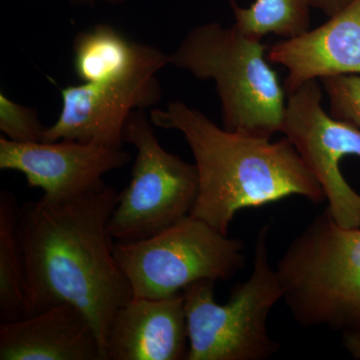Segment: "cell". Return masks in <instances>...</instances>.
I'll list each match as a JSON object with an SVG mask.
<instances>
[{
    "label": "cell",
    "instance_id": "obj_1",
    "mask_svg": "<svg viewBox=\"0 0 360 360\" xmlns=\"http://www.w3.org/2000/svg\"><path fill=\"white\" fill-rule=\"evenodd\" d=\"M118 200L120 193L104 182L71 198L28 201L18 213L25 316L72 303L91 321L103 354L115 312L134 298L108 229Z\"/></svg>",
    "mask_w": 360,
    "mask_h": 360
},
{
    "label": "cell",
    "instance_id": "obj_2",
    "mask_svg": "<svg viewBox=\"0 0 360 360\" xmlns=\"http://www.w3.org/2000/svg\"><path fill=\"white\" fill-rule=\"evenodd\" d=\"M155 127L177 130L193 151L198 193L191 217L224 234L236 213L297 195L314 203L323 191L290 139L281 141L229 131L182 101L151 108Z\"/></svg>",
    "mask_w": 360,
    "mask_h": 360
},
{
    "label": "cell",
    "instance_id": "obj_3",
    "mask_svg": "<svg viewBox=\"0 0 360 360\" xmlns=\"http://www.w3.org/2000/svg\"><path fill=\"white\" fill-rule=\"evenodd\" d=\"M265 52L262 39L236 25L210 22L189 30L169 63L198 79L214 82L224 129L271 139L283 127L288 94Z\"/></svg>",
    "mask_w": 360,
    "mask_h": 360
},
{
    "label": "cell",
    "instance_id": "obj_4",
    "mask_svg": "<svg viewBox=\"0 0 360 360\" xmlns=\"http://www.w3.org/2000/svg\"><path fill=\"white\" fill-rule=\"evenodd\" d=\"M283 300L305 328H360V227L336 224L328 208L292 241L276 266Z\"/></svg>",
    "mask_w": 360,
    "mask_h": 360
},
{
    "label": "cell",
    "instance_id": "obj_5",
    "mask_svg": "<svg viewBox=\"0 0 360 360\" xmlns=\"http://www.w3.org/2000/svg\"><path fill=\"white\" fill-rule=\"evenodd\" d=\"M271 225L258 231L252 271L232 290L229 302L214 297L217 281L202 279L184 290L188 360H265L281 345L269 335L270 311L283 300V290L269 255Z\"/></svg>",
    "mask_w": 360,
    "mask_h": 360
},
{
    "label": "cell",
    "instance_id": "obj_6",
    "mask_svg": "<svg viewBox=\"0 0 360 360\" xmlns=\"http://www.w3.org/2000/svg\"><path fill=\"white\" fill-rule=\"evenodd\" d=\"M134 297L162 298L202 279L229 281L245 265V243L188 215L151 238L116 243Z\"/></svg>",
    "mask_w": 360,
    "mask_h": 360
},
{
    "label": "cell",
    "instance_id": "obj_7",
    "mask_svg": "<svg viewBox=\"0 0 360 360\" xmlns=\"http://www.w3.org/2000/svg\"><path fill=\"white\" fill-rule=\"evenodd\" d=\"M146 110H135L123 141L136 149L131 179L120 193L108 229L116 243L151 238L191 215L198 193L195 165L161 146Z\"/></svg>",
    "mask_w": 360,
    "mask_h": 360
},
{
    "label": "cell",
    "instance_id": "obj_8",
    "mask_svg": "<svg viewBox=\"0 0 360 360\" xmlns=\"http://www.w3.org/2000/svg\"><path fill=\"white\" fill-rule=\"evenodd\" d=\"M281 132L319 182L336 224L360 227V194L348 184L340 168L347 156L360 158V129L323 110L319 80L288 94Z\"/></svg>",
    "mask_w": 360,
    "mask_h": 360
},
{
    "label": "cell",
    "instance_id": "obj_9",
    "mask_svg": "<svg viewBox=\"0 0 360 360\" xmlns=\"http://www.w3.org/2000/svg\"><path fill=\"white\" fill-rule=\"evenodd\" d=\"M168 65L169 56L162 52L129 77L61 89L63 108L58 120L45 129L42 142L73 141L123 148V130L131 113L160 103L158 75Z\"/></svg>",
    "mask_w": 360,
    "mask_h": 360
},
{
    "label": "cell",
    "instance_id": "obj_10",
    "mask_svg": "<svg viewBox=\"0 0 360 360\" xmlns=\"http://www.w3.org/2000/svg\"><path fill=\"white\" fill-rule=\"evenodd\" d=\"M131 160L125 149L73 141L14 142L0 139V169L25 175L47 200H63L104 184L103 176Z\"/></svg>",
    "mask_w": 360,
    "mask_h": 360
},
{
    "label": "cell",
    "instance_id": "obj_11",
    "mask_svg": "<svg viewBox=\"0 0 360 360\" xmlns=\"http://www.w3.org/2000/svg\"><path fill=\"white\" fill-rule=\"evenodd\" d=\"M269 59L288 70V94L312 80L360 75V0L319 27L271 45Z\"/></svg>",
    "mask_w": 360,
    "mask_h": 360
},
{
    "label": "cell",
    "instance_id": "obj_12",
    "mask_svg": "<svg viewBox=\"0 0 360 360\" xmlns=\"http://www.w3.org/2000/svg\"><path fill=\"white\" fill-rule=\"evenodd\" d=\"M188 352L182 291L125 303L113 316L104 347L105 360H184Z\"/></svg>",
    "mask_w": 360,
    "mask_h": 360
},
{
    "label": "cell",
    "instance_id": "obj_13",
    "mask_svg": "<svg viewBox=\"0 0 360 360\" xmlns=\"http://www.w3.org/2000/svg\"><path fill=\"white\" fill-rule=\"evenodd\" d=\"M0 360H105L87 315L63 302L0 324Z\"/></svg>",
    "mask_w": 360,
    "mask_h": 360
},
{
    "label": "cell",
    "instance_id": "obj_14",
    "mask_svg": "<svg viewBox=\"0 0 360 360\" xmlns=\"http://www.w3.org/2000/svg\"><path fill=\"white\" fill-rule=\"evenodd\" d=\"M72 49L75 73L84 84L129 77L163 52L158 47L132 41L105 23L78 32Z\"/></svg>",
    "mask_w": 360,
    "mask_h": 360
},
{
    "label": "cell",
    "instance_id": "obj_15",
    "mask_svg": "<svg viewBox=\"0 0 360 360\" xmlns=\"http://www.w3.org/2000/svg\"><path fill=\"white\" fill-rule=\"evenodd\" d=\"M20 206L9 191H0V319L25 316L26 272L18 231Z\"/></svg>",
    "mask_w": 360,
    "mask_h": 360
},
{
    "label": "cell",
    "instance_id": "obj_16",
    "mask_svg": "<svg viewBox=\"0 0 360 360\" xmlns=\"http://www.w3.org/2000/svg\"><path fill=\"white\" fill-rule=\"evenodd\" d=\"M231 6L234 25L255 39L269 34L292 39L310 30L309 0H255L246 8L231 0Z\"/></svg>",
    "mask_w": 360,
    "mask_h": 360
},
{
    "label": "cell",
    "instance_id": "obj_17",
    "mask_svg": "<svg viewBox=\"0 0 360 360\" xmlns=\"http://www.w3.org/2000/svg\"><path fill=\"white\" fill-rule=\"evenodd\" d=\"M45 129L35 108L15 103L0 92V131L6 139L14 142H40Z\"/></svg>",
    "mask_w": 360,
    "mask_h": 360
},
{
    "label": "cell",
    "instance_id": "obj_18",
    "mask_svg": "<svg viewBox=\"0 0 360 360\" xmlns=\"http://www.w3.org/2000/svg\"><path fill=\"white\" fill-rule=\"evenodd\" d=\"M321 82L330 115L360 129V75H338Z\"/></svg>",
    "mask_w": 360,
    "mask_h": 360
},
{
    "label": "cell",
    "instance_id": "obj_19",
    "mask_svg": "<svg viewBox=\"0 0 360 360\" xmlns=\"http://www.w3.org/2000/svg\"><path fill=\"white\" fill-rule=\"evenodd\" d=\"M352 1V0H309V4L312 8L321 11L329 18L345 8Z\"/></svg>",
    "mask_w": 360,
    "mask_h": 360
},
{
    "label": "cell",
    "instance_id": "obj_20",
    "mask_svg": "<svg viewBox=\"0 0 360 360\" xmlns=\"http://www.w3.org/2000/svg\"><path fill=\"white\" fill-rule=\"evenodd\" d=\"M341 342L348 354L360 360V328L341 333Z\"/></svg>",
    "mask_w": 360,
    "mask_h": 360
},
{
    "label": "cell",
    "instance_id": "obj_21",
    "mask_svg": "<svg viewBox=\"0 0 360 360\" xmlns=\"http://www.w3.org/2000/svg\"><path fill=\"white\" fill-rule=\"evenodd\" d=\"M73 6H92L97 4H108V6H120L127 4L131 0H68Z\"/></svg>",
    "mask_w": 360,
    "mask_h": 360
}]
</instances>
